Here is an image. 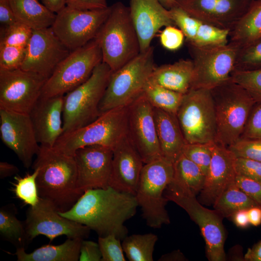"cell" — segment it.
I'll return each instance as SVG.
<instances>
[{
	"mask_svg": "<svg viewBox=\"0 0 261 261\" xmlns=\"http://www.w3.org/2000/svg\"><path fill=\"white\" fill-rule=\"evenodd\" d=\"M138 206L134 195L109 186L85 191L70 210L58 213L87 226L99 236L113 234L122 240L128 233L124 223L135 215Z\"/></svg>",
	"mask_w": 261,
	"mask_h": 261,
	"instance_id": "6da1fadb",
	"label": "cell"
},
{
	"mask_svg": "<svg viewBox=\"0 0 261 261\" xmlns=\"http://www.w3.org/2000/svg\"><path fill=\"white\" fill-rule=\"evenodd\" d=\"M32 166L39 170L37 185L40 198L50 202L59 212L70 210L84 193L77 186L73 156L40 145Z\"/></svg>",
	"mask_w": 261,
	"mask_h": 261,
	"instance_id": "7a4b0ae2",
	"label": "cell"
},
{
	"mask_svg": "<svg viewBox=\"0 0 261 261\" xmlns=\"http://www.w3.org/2000/svg\"><path fill=\"white\" fill-rule=\"evenodd\" d=\"M111 7L95 39L101 48L102 62L115 72L139 55L141 50L129 7L120 1Z\"/></svg>",
	"mask_w": 261,
	"mask_h": 261,
	"instance_id": "3957f363",
	"label": "cell"
},
{
	"mask_svg": "<svg viewBox=\"0 0 261 261\" xmlns=\"http://www.w3.org/2000/svg\"><path fill=\"white\" fill-rule=\"evenodd\" d=\"M113 72L102 61L85 82L64 96L63 133L83 127L101 115L100 103Z\"/></svg>",
	"mask_w": 261,
	"mask_h": 261,
	"instance_id": "277c9868",
	"label": "cell"
},
{
	"mask_svg": "<svg viewBox=\"0 0 261 261\" xmlns=\"http://www.w3.org/2000/svg\"><path fill=\"white\" fill-rule=\"evenodd\" d=\"M210 90L216 118V142L228 146L241 136L256 102L231 79Z\"/></svg>",
	"mask_w": 261,
	"mask_h": 261,
	"instance_id": "5b68a950",
	"label": "cell"
},
{
	"mask_svg": "<svg viewBox=\"0 0 261 261\" xmlns=\"http://www.w3.org/2000/svg\"><path fill=\"white\" fill-rule=\"evenodd\" d=\"M127 112L128 106L107 111L91 123L63 133L53 147L72 156L78 149L88 145H100L113 149L127 136Z\"/></svg>",
	"mask_w": 261,
	"mask_h": 261,
	"instance_id": "8992f818",
	"label": "cell"
},
{
	"mask_svg": "<svg viewBox=\"0 0 261 261\" xmlns=\"http://www.w3.org/2000/svg\"><path fill=\"white\" fill-rule=\"evenodd\" d=\"M173 173V163L163 157L144 165L135 196L150 227L158 229L170 223L164 192Z\"/></svg>",
	"mask_w": 261,
	"mask_h": 261,
	"instance_id": "52a82bcc",
	"label": "cell"
},
{
	"mask_svg": "<svg viewBox=\"0 0 261 261\" xmlns=\"http://www.w3.org/2000/svg\"><path fill=\"white\" fill-rule=\"evenodd\" d=\"M154 49L151 46L113 72L100 103L101 115L115 108L128 106L143 93L156 67Z\"/></svg>",
	"mask_w": 261,
	"mask_h": 261,
	"instance_id": "ba28073f",
	"label": "cell"
},
{
	"mask_svg": "<svg viewBox=\"0 0 261 261\" xmlns=\"http://www.w3.org/2000/svg\"><path fill=\"white\" fill-rule=\"evenodd\" d=\"M102 61V51L95 39L71 51L46 81L40 98L65 95L85 82Z\"/></svg>",
	"mask_w": 261,
	"mask_h": 261,
	"instance_id": "9c48e42d",
	"label": "cell"
},
{
	"mask_svg": "<svg viewBox=\"0 0 261 261\" xmlns=\"http://www.w3.org/2000/svg\"><path fill=\"white\" fill-rule=\"evenodd\" d=\"M176 116L187 143L216 141V118L210 89H190L184 94Z\"/></svg>",
	"mask_w": 261,
	"mask_h": 261,
	"instance_id": "30bf717a",
	"label": "cell"
},
{
	"mask_svg": "<svg viewBox=\"0 0 261 261\" xmlns=\"http://www.w3.org/2000/svg\"><path fill=\"white\" fill-rule=\"evenodd\" d=\"M164 196L185 210L199 227L206 245L207 258L211 261H224L225 231L223 217L216 210L204 207L196 196L183 193L167 187Z\"/></svg>",
	"mask_w": 261,
	"mask_h": 261,
	"instance_id": "8fae6325",
	"label": "cell"
},
{
	"mask_svg": "<svg viewBox=\"0 0 261 261\" xmlns=\"http://www.w3.org/2000/svg\"><path fill=\"white\" fill-rule=\"evenodd\" d=\"M189 47L194 65L191 88L211 89L231 79L238 47L229 43L222 45Z\"/></svg>",
	"mask_w": 261,
	"mask_h": 261,
	"instance_id": "7c38bea8",
	"label": "cell"
},
{
	"mask_svg": "<svg viewBox=\"0 0 261 261\" xmlns=\"http://www.w3.org/2000/svg\"><path fill=\"white\" fill-rule=\"evenodd\" d=\"M111 9V6L84 10L66 5L56 14L51 28L60 41L73 51L95 39Z\"/></svg>",
	"mask_w": 261,
	"mask_h": 261,
	"instance_id": "4fadbf2b",
	"label": "cell"
},
{
	"mask_svg": "<svg viewBox=\"0 0 261 261\" xmlns=\"http://www.w3.org/2000/svg\"><path fill=\"white\" fill-rule=\"evenodd\" d=\"M47 79L21 68L0 69V109L29 115Z\"/></svg>",
	"mask_w": 261,
	"mask_h": 261,
	"instance_id": "5bb4252c",
	"label": "cell"
},
{
	"mask_svg": "<svg viewBox=\"0 0 261 261\" xmlns=\"http://www.w3.org/2000/svg\"><path fill=\"white\" fill-rule=\"evenodd\" d=\"M58 212L52 203L41 198L37 204L29 208L24 221L29 243L39 235L45 236L50 242L62 235L81 239L88 237V227L63 217Z\"/></svg>",
	"mask_w": 261,
	"mask_h": 261,
	"instance_id": "9a60e30c",
	"label": "cell"
},
{
	"mask_svg": "<svg viewBox=\"0 0 261 261\" xmlns=\"http://www.w3.org/2000/svg\"><path fill=\"white\" fill-rule=\"evenodd\" d=\"M127 136L144 164L163 157L153 107L143 93L128 105Z\"/></svg>",
	"mask_w": 261,
	"mask_h": 261,
	"instance_id": "2e32d148",
	"label": "cell"
},
{
	"mask_svg": "<svg viewBox=\"0 0 261 261\" xmlns=\"http://www.w3.org/2000/svg\"><path fill=\"white\" fill-rule=\"evenodd\" d=\"M0 136L25 168L32 165L40 145L29 115L0 109Z\"/></svg>",
	"mask_w": 261,
	"mask_h": 261,
	"instance_id": "e0dca14e",
	"label": "cell"
},
{
	"mask_svg": "<svg viewBox=\"0 0 261 261\" xmlns=\"http://www.w3.org/2000/svg\"><path fill=\"white\" fill-rule=\"evenodd\" d=\"M71 51L57 37L51 27L34 30L20 68L48 79Z\"/></svg>",
	"mask_w": 261,
	"mask_h": 261,
	"instance_id": "ac0fdd59",
	"label": "cell"
},
{
	"mask_svg": "<svg viewBox=\"0 0 261 261\" xmlns=\"http://www.w3.org/2000/svg\"><path fill=\"white\" fill-rule=\"evenodd\" d=\"M113 155L112 148L100 145L86 146L75 151L77 186L80 191L84 193L110 186Z\"/></svg>",
	"mask_w": 261,
	"mask_h": 261,
	"instance_id": "d6986e66",
	"label": "cell"
},
{
	"mask_svg": "<svg viewBox=\"0 0 261 261\" xmlns=\"http://www.w3.org/2000/svg\"><path fill=\"white\" fill-rule=\"evenodd\" d=\"M235 159L228 146L214 143L211 161L200 192L203 204L213 205L223 191L235 182Z\"/></svg>",
	"mask_w": 261,
	"mask_h": 261,
	"instance_id": "ffe728a7",
	"label": "cell"
},
{
	"mask_svg": "<svg viewBox=\"0 0 261 261\" xmlns=\"http://www.w3.org/2000/svg\"><path fill=\"white\" fill-rule=\"evenodd\" d=\"M110 186L135 195L144 163L127 136L113 148Z\"/></svg>",
	"mask_w": 261,
	"mask_h": 261,
	"instance_id": "44dd1931",
	"label": "cell"
},
{
	"mask_svg": "<svg viewBox=\"0 0 261 261\" xmlns=\"http://www.w3.org/2000/svg\"><path fill=\"white\" fill-rule=\"evenodd\" d=\"M129 8L141 53L151 46L152 40L161 28L174 25L169 10L158 0H130Z\"/></svg>",
	"mask_w": 261,
	"mask_h": 261,
	"instance_id": "7402d4cb",
	"label": "cell"
},
{
	"mask_svg": "<svg viewBox=\"0 0 261 261\" xmlns=\"http://www.w3.org/2000/svg\"><path fill=\"white\" fill-rule=\"evenodd\" d=\"M64 96L40 98L29 114L41 145L53 147L63 133Z\"/></svg>",
	"mask_w": 261,
	"mask_h": 261,
	"instance_id": "603a6c76",
	"label": "cell"
},
{
	"mask_svg": "<svg viewBox=\"0 0 261 261\" xmlns=\"http://www.w3.org/2000/svg\"><path fill=\"white\" fill-rule=\"evenodd\" d=\"M156 131L162 155L174 163L187 144L176 116L153 107Z\"/></svg>",
	"mask_w": 261,
	"mask_h": 261,
	"instance_id": "cb8c5ba5",
	"label": "cell"
},
{
	"mask_svg": "<svg viewBox=\"0 0 261 261\" xmlns=\"http://www.w3.org/2000/svg\"><path fill=\"white\" fill-rule=\"evenodd\" d=\"M193 77L192 60L181 59L172 64L155 67L149 81L184 94L191 88Z\"/></svg>",
	"mask_w": 261,
	"mask_h": 261,
	"instance_id": "d4e9b609",
	"label": "cell"
},
{
	"mask_svg": "<svg viewBox=\"0 0 261 261\" xmlns=\"http://www.w3.org/2000/svg\"><path fill=\"white\" fill-rule=\"evenodd\" d=\"M83 239H68L59 245H46L31 253L25 252V248H17L14 253L18 261H77L79 260L80 246Z\"/></svg>",
	"mask_w": 261,
	"mask_h": 261,
	"instance_id": "484cf974",
	"label": "cell"
},
{
	"mask_svg": "<svg viewBox=\"0 0 261 261\" xmlns=\"http://www.w3.org/2000/svg\"><path fill=\"white\" fill-rule=\"evenodd\" d=\"M173 178L168 187L191 195L201 192L205 176L196 164L182 153L173 163Z\"/></svg>",
	"mask_w": 261,
	"mask_h": 261,
	"instance_id": "4316f807",
	"label": "cell"
},
{
	"mask_svg": "<svg viewBox=\"0 0 261 261\" xmlns=\"http://www.w3.org/2000/svg\"><path fill=\"white\" fill-rule=\"evenodd\" d=\"M229 43L239 49L261 38V0H254L229 33Z\"/></svg>",
	"mask_w": 261,
	"mask_h": 261,
	"instance_id": "83f0119b",
	"label": "cell"
},
{
	"mask_svg": "<svg viewBox=\"0 0 261 261\" xmlns=\"http://www.w3.org/2000/svg\"><path fill=\"white\" fill-rule=\"evenodd\" d=\"M16 21L33 30L51 27L56 16L38 0H9Z\"/></svg>",
	"mask_w": 261,
	"mask_h": 261,
	"instance_id": "f1b7e54d",
	"label": "cell"
},
{
	"mask_svg": "<svg viewBox=\"0 0 261 261\" xmlns=\"http://www.w3.org/2000/svg\"><path fill=\"white\" fill-rule=\"evenodd\" d=\"M253 0H218L208 23L230 30L246 12Z\"/></svg>",
	"mask_w": 261,
	"mask_h": 261,
	"instance_id": "f546056e",
	"label": "cell"
},
{
	"mask_svg": "<svg viewBox=\"0 0 261 261\" xmlns=\"http://www.w3.org/2000/svg\"><path fill=\"white\" fill-rule=\"evenodd\" d=\"M17 209L14 204L2 206L0 209V235L2 239L17 248H25L29 243L24 221L16 217Z\"/></svg>",
	"mask_w": 261,
	"mask_h": 261,
	"instance_id": "4dcf8cb0",
	"label": "cell"
},
{
	"mask_svg": "<svg viewBox=\"0 0 261 261\" xmlns=\"http://www.w3.org/2000/svg\"><path fill=\"white\" fill-rule=\"evenodd\" d=\"M213 205L223 218H231L238 210L260 206L242 191L235 182L223 191Z\"/></svg>",
	"mask_w": 261,
	"mask_h": 261,
	"instance_id": "1f68e13d",
	"label": "cell"
},
{
	"mask_svg": "<svg viewBox=\"0 0 261 261\" xmlns=\"http://www.w3.org/2000/svg\"><path fill=\"white\" fill-rule=\"evenodd\" d=\"M158 239V236L152 233L127 235L122 240V248L130 261H153Z\"/></svg>",
	"mask_w": 261,
	"mask_h": 261,
	"instance_id": "d6a6232c",
	"label": "cell"
},
{
	"mask_svg": "<svg viewBox=\"0 0 261 261\" xmlns=\"http://www.w3.org/2000/svg\"><path fill=\"white\" fill-rule=\"evenodd\" d=\"M143 94L153 107L175 115L184 95L149 80L145 87Z\"/></svg>",
	"mask_w": 261,
	"mask_h": 261,
	"instance_id": "836d02e7",
	"label": "cell"
},
{
	"mask_svg": "<svg viewBox=\"0 0 261 261\" xmlns=\"http://www.w3.org/2000/svg\"><path fill=\"white\" fill-rule=\"evenodd\" d=\"M38 173V169L35 168L32 173L24 177L14 176L15 182L13 188L14 195L25 204L32 207L37 204L40 199L37 185Z\"/></svg>",
	"mask_w": 261,
	"mask_h": 261,
	"instance_id": "e575fe53",
	"label": "cell"
},
{
	"mask_svg": "<svg viewBox=\"0 0 261 261\" xmlns=\"http://www.w3.org/2000/svg\"><path fill=\"white\" fill-rule=\"evenodd\" d=\"M261 68V38L239 48L233 71H250Z\"/></svg>",
	"mask_w": 261,
	"mask_h": 261,
	"instance_id": "d590c367",
	"label": "cell"
},
{
	"mask_svg": "<svg viewBox=\"0 0 261 261\" xmlns=\"http://www.w3.org/2000/svg\"><path fill=\"white\" fill-rule=\"evenodd\" d=\"M33 30L17 21L0 28V44L27 47Z\"/></svg>",
	"mask_w": 261,
	"mask_h": 261,
	"instance_id": "8d00e7d4",
	"label": "cell"
},
{
	"mask_svg": "<svg viewBox=\"0 0 261 261\" xmlns=\"http://www.w3.org/2000/svg\"><path fill=\"white\" fill-rule=\"evenodd\" d=\"M231 80L241 86L256 102H261V68L250 71H233Z\"/></svg>",
	"mask_w": 261,
	"mask_h": 261,
	"instance_id": "74e56055",
	"label": "cell"
},
{
	"mask_svg": "<svg viewBox=\"0 0 261 261\" xmlns=\"http://www.w3.org/2000/svg\"><path fill=\"white\" fill-rule=\"evenodd\" d=\"M213 143H187L182 153L196 164L205 176L211 161Z\"/></svg>",
	"mask_w": 261,
	"mask_h": 261,
	"instance_id": "f35d334b",
	"label": "cell"
},
{
	"mask_svg": "<svg viewBox=\"0 0 261 261\" xmlns=\"http://www.w3.org/2000/svg\"><path fill=\"white\" fill-rule=\"evenodd\" d=\"M228 147L236 158L261 161V139L240 137Z\"/></svg>",
	"mask_w": 261,
	"mask_h": 261,
	"instance_id": "ab89813d",
	"label": "cell"
},
{
	"mask_svg": "<svg viewBox=\"0 0 261 261\" xmlns=\"http://www.w3.org/2000/svg\"><path fill=\"white\" fill-rule=\"evenodd\" d=\"M27 47L0 44V69L20 68L25 59Z\"/></svg>",
	"mask_w": 261,
	"mask_h": 261,
	"instance_id": "60d3db41",
	"label": "cell"
},
{
	"mask_svg": "<svg viewBox=\"0 0 261 261\" xmlns=\"http://www.w3.org/2000/svg\"><path fill=\"white\" fill-rule=\"evenodd\" d=\"M121 240L115 235L99 236L98 244L102 253V261H125Z\"/></svg>",
	"mask_w": 261,
	"mask_h": 261,
	"instance_id": "b9f144b4",
	"label": "cell"
},
{
	"mask_svg": "<svg viewBox=\"0 0 261 261\" xmlns=\"http://www.w3.org/2000/svg\"><path fill=\"white\" fill-rule=\"evenodd\" d=\"M185 35L182 31L173 25L165 27L160 35L162 46L170 51L179 49L183 45Z\"/></svg>",
	"mask_w": 261,
	"mask_h": 261,
	"instance_id": "7bdbcfd3",
	"label": "cell"
},
{
	"mask_svg": "<svg viewBox=\"0 0 261 261\" xmlns=\"http://www.w3.org/2000/svg\"><path fill=\"white\" fill-rule=\"evenodd\" d=\"M235 169L236 174L261 183V161L243 158H236Z\"/></svg>",
	"mask_w": 261,
	"mask_h": 261,
	"instance_id": "ee69618b",
	"label": "cell"
},
{
	"mask_svg": "<svg viewBox=\"0 0 261 261\" xmlns=\"http://www.w3.org/2000/svg\"><path fill=\"white\" fill-rule=\"evenodd\" d=\"M240 137L261 139V102L253 105Z\"/></svg>",
	"mask_w": 261,
	"mask_h": 261,
	"instance_id": "f6af8a7d",
	"label": "cell"
},
{
	"mask_svg": "<svg viewBox=\"0 0 261 261\" xmlns=\"http://www.w3.org/2000/svg\"><path fill=\"white\" fill-rule=\"evenodd\" d=\"M235 182L238 187L261 206V183L246 177L236 174Z\"/></svg>",
	"mask_w": 261,
	"mask_h": 261,
	"instance_id": "bcb514c9",
	"label": "cell"
},
{
	"mask_svg": "<svg viewBox=\"0 0 261 261\" xmlns=\"http://www.w3.org/2000/svg\"><path fill=\"white\" fill-rule=\"evenodd\" d=\"M80 251V261H102V256L98 243L83 239Z\"/></svg>",
	"mask_w": 261,
	"mask_h": 261,
	"instance_id": "7dc6e473",
	"label": "cell"
},
{
	"mask_svg": "<svg viewBox=\"0 0 261 261\" xmlns=\"http://www.w3.org/2000/svg\"><path fill=\"white\" fill-rule=\"evenodd\" d=\"M66 5L79 10H94L108 7L107 0H66Z\"/></svg>",
	"mask_w": 261,
	"mask_h": 261,
	"instance_id": "c3c4849f",
	"label": "cell"
},
{
	"mask_svg": "<svg viewBox=\"0 0 261 261\" xmlns=\"http://www.w3.org/2000/svg\"><path fill=\"white\" fill-rule=\"evenodd\" d=\"M16 22L9 0H0V27L9 26Z\"/></svg>",
	"mask_w": 261,
	"mask_h": 261,
	"instance_id": "681fc988",
	"label": "cell"
},
{
	"mask_svg": "<svg viewBox=\"0 0 261 261\" xmlns=\"http://www.w3.org/2000/svg\"><path fill=\"white\" fill-rule=\"evenodd\" d=\"M234 224L241 228H246L250 224L247 209H241L235 212L231 217Z\"/></svg>",
	"mask_w": 261,
	"mask_h": 261,
	"instance_id": "f907efd6",
	"label": "cell"
},
{
	"mask_svg": "<svg viewBox=\"0 0 261 261\" xmlns=\"http://www.w3.org/2000/svg\"><path fill=\"white\" fill-rule=\"evenodd\" d=\"M19 172L18 168L6 161L0 162V178L3 179L17 174Z\"/></svg>",
	"mask_w": 261,
	"mask_h": 261,
	"instance_id": "816d5d0a",
	"label": "cell"
},
{
	"mask_svg": "<svg viewBox=\"0 0 261 261\" xmlns=\"http://www.w3.org/2000/svg\"><path fill=\"white\" fill-rule=\"evenodd\" d=\"M249 223L254 226L261 224V206H255L247 209Z\"/></svg>",
	"mask_w": 261,
	"mask_h": 261,
	"instance_id": "f5cc1de1",
	"label": "cell"
},
{
	"mask_svg": "<svg viewBox=\"0 0 261 261\" xmlns=\"http://www.w3.org/2000/svg\"><path fill=\"white\" fill-rule=\"evenodd\" d=\"M245 259L249 261H261V241L247 250Z\"/></svg>",
	"mask_w": 261,
	"mask_h": 261,
	"instance_id": "db71d44e",
	"label": "cell"
},
{
	"mask_svg": "<svg viewBox=\"0 0 261 261\" xmlns=\"http://www.w3.org/2000/svg\"><path fill=\"white\" fill-rule=\"evenodd\" d=\"M43 4L52 12L57 14L66 6V0H41Z\"/></svg>",
	"mask_w": 261,
	"mask_h": 261,
	"instance_id": "11a10c76",
	"label": "cell"
},
{
	"mask_svg": "<svg viewBox=\"0 0 261 261\" xmlns=\"http://www.w3.org/2000/svg\"><path fill=\"white\" fill-rule=\"evenodd\" d=\"M185 260V257L180 252L177 251H173L172 252L163 255L159 259L160 261H183Z\"/></svg>",
	"mask_w": 261,
	"mask_h": 261,
	"instance_id": "9f6ffc18",
	"label": "cell"
},
{
	"mask_svg": "<svg viewBox=\"0 0 261 261\" xmlns=\"http://www.w3.org/2000/svg\"><path fill=\"white\" fill-rule=\"evenodd\" d=\"M166 9H169L175 5V0H158Z\"/></svg>",
	"mask_w": 261,
	"mask_h": 261,
	"instance_id": "6f0895ef",
	"label": "cell"
}]
</instances>
